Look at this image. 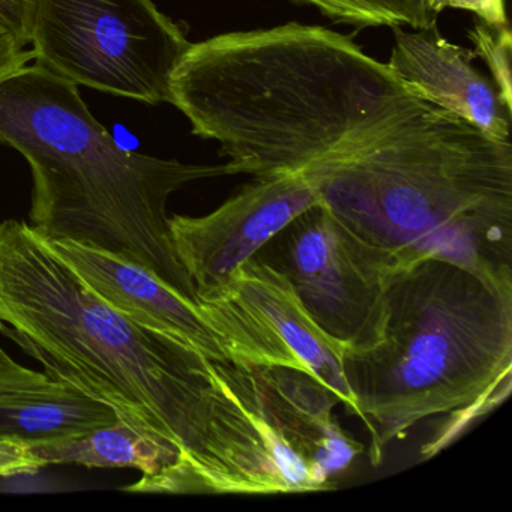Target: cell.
<instances>
[{
  "label": "cell",
  "instance_id": "obj_20",
  "mask_svg": "<svg viewBox=\"0 0 512 512\" xmlns=\"http://www.w3.org/2000/svg\"><path fill=\"white\" fill-rule=\"evenodd\" d=\"M37 0H0V26L7 28L23 46H31Z\"/></svg>",
  "mask_w": 512,
  "mask_h": 512
},
{
  "label": "cell",
  "instance_id": "obj_18",
  "mask_svg": "<svg viewBox=\"0 0 512 512\" xmlns=\"http://www.w3.org/2000/svg\"><path fill=\"white\" fill-rule=\"evenodd\" d=\"M43 467L29 443L0 436V479L34 475Z\"/></svg>",
  "mask_w": 512,
  "mask_h": 512
},
{
  "label": "cell",
  "instance_id": "obj_19",
  "mask_svg": "<svg viewBox=\"0 0 512 512\" xmlns=\"http://www.w3.org/2000/svg\"><path fill=\"white\" fill-rule=\"evenodd\" d=\"M428 7L439 16L448 8L469 11L478 17L479 22L500 29L506 22L505 0H427Z\"/></svg>",
  "mask_w": 512,
  "mask_h": 512
},
{
  "label": "cell",
  "instance_id": "obj_13",
  "mask_svg": "<svg viewBox=\"0 0 512 512\" xmlns=\"http://www.w3.org/2000/svg\"><path fill=\"white\" fill-rule=\"evenodd\" d=\"M49 464H76L98 469H134L139 481L125 487L131 493L191 494L178 451L154 434L118 419L74 439L32 445Z\"/></svg>",
  "mask_w": 512,
  "mask_h": 512
},
{
  "label": "cell",
  "instance_id": "obj_2",
  "mask_svg": "<svg viewBox=\"0 0 512 512\" xmlns=\"http://www.w3.org/2000/svg\"><path fill=\"white\" fill-rule=\"evenodd\" d=\"M170 104L235 175L305 173L379 139L422 101L346 35L287 23L191 44Z\"/></svg>",
  "mask_w": 512,
  "mask_h": 512
},
{
  "label": "cell",
  "instance_id": "obj_4",
  "mask_svg": "<svg viewBox=\"0 0 512 512\" xmlns=\"http://www.w3.org/2000/svg\"><path fill=\"white\" fill-rule=\"evenodd\" d=\"M0 143L31 166L35 232L136 263L197 302L173 248L167 203L191 182L235 175L229 163L185 164L127 151L94 118L79 86L38 64L0 80Z\"/></svg>",
  "mask_w": 512,
  "mask_h": 512
},
{
  "label": "cell",
  "instance_id": "obj_14",
  "mask_svg": "<svg viewBox=\"0 0 512 512\" xmlns=\"http://www.w3.org/2000/svg\"><path fill=\"white\" fill-rule=\"evenodd\" d=\"M118 419L112 407L68 383L41 394L0 397V436L31 446L74 439Z\"/></svg>",
  "mask_w": 512,
  "mask_h": 512
},
{
  "label": "cell",
  "instance_id": "obj_17",
  "mask_svg": "<svg viewBox=\"0 0 512 512\" xmlns=\"http://www.w3.org/2000/svg\"><path fill=\"white\" fill-rule=\"evenodd\" d=\"M62 383L46 373L19 364L0 346V397L41 394L58 388Z\"/></svg>",
  "mask_w": 512,
  "mask_h": 512
},
{
  "label": "cell",
  "instance_id": "obj_1",
  "mask_svg": "<svg viewBox=\"0 0 512 512\" xmlns=\"http://www.w3.org/2000/svg\"><path fill=\"white\" fill-rule=\"evenodd\" d=\"M0 334L172 445L191 494L289 493L280 440L236 391L229 362L119 313L25 221L0 223Z\"/></svg>",
  "mask_w": 512,
  "mask_h": 512
},
{
  "label": "cell",
  "instance_id": "obj_15",
  "mask_svg": "<svg viewBox=\"0 0 512 512\" xmlns=\"http://www.w3.org/2000/svg\"><path fill=\"white\" fill-rule=\"evenodd\" d=\"M310 5L335 22L361 28L428 29L437 25V14L427 0H293Z\"/></svg>",
  "mask_w": 512,
  "mask_h": 512
},
{
  "label": "cell",
  "instance_id": "obj_5",
  "mask_svg": "<svg viewBox=\"0 0 512 512\" xmlns=\"http://www.w3.org/2000/svg\"><path fill=\"white\" fill-rule=\"evenodd\" d=\"M373 464L430 418H473L511 389L512 292L439 257L392 266L376 335L343 350Z\"/></svg>",
  "mask_w": 512,
  "mask_h": 512
},
{
  "label": "cell",
  "instance_id": "obj_10",
  "mask_svg": "<svg viewBox=\"0 0 512 512\" xmlns=\"http://www.w3.org/2000/svg\"><path fill=\"white\" fill-rule=\"evenodd\" d=\"M47 242L92 292L128 319L169 335L215 361L230 362L197 302L167 286L148 269L79 242Z\"/></svg>",
  "mask_w": 512,
  "mask_h": 512
},
{
  "label": "cell",
  "instance_id": "obj_7",
  "mask_svg": "<svg viewBox=\"0 0 512 512\" xmlns=\"http://www.w3.org/2000/svg\"><path fill=\"white\" fill-rule=\"evenodd\" d=\"M253 257L289 280L311 319L341 350L373 341L394 262L322 203L293 218Z\"/></svg>",
  "mask_w": 512,
  "mask_h": 512
},
{
  "label": "cell",
  "instance_id": "obj_16",
  "mask_svg": "<svg viewBox=\"0 0 512 512\" xmlns=\"http://www.w3.org/2000/svg\"><path fill=\"white\" fill-rule=\"evenodd\" d=\"M475 46V56L484 59L500 100L506 109H512L511 56L512 38L508 26L496 29L485 23H475L469 31Z\"/></svg>",
  "mask_w": 512,
  "mask_h": 512
},
{
  "label": "cell",
  "instance_id": "obj_21",
  "mask_svg": "<svg viewBox=\"0 0 512 512\" xmlns=\"http://www.w3.org/2000/svg\"><path fill=\"white\" fill-rule=\"evenodd\" d=\"M34 58L32 50L26 49L16 35L0 26V80L7 79Z\"/></svg>",
  "mask_w": 512,
  "mask_h": 512
},
{
  "label": "cell",
  "instance_id": "obj_9",
  "mask_svg": "<svg viewBox=\"0 0 512 512\" xmlns=\"http://www.w3.org/2000/svg\"><path fill=\"white\" fill-rule=\"evenodd\" d=\"M317 203L319 194L305 173H286L256 176L203 217L172 215L173 248L196 287V298L223 286L241 263Z\"/></svg>",
  "mask_w": 512,
  "mask_h": 512
},
{
  "label": "cell",
  "instance_id": "obj_6",
  "mask_svg": "<svg viewBox=\"0 0 512 512\" xmlns=\"http://www.w3.org/2000/svg\"><path fill=\"white\" fill-rule=\"evenodd\" d=\"M31 46L74 85L157 106L191 43L152 0H37Z\"/></svg>",
  "mask_w": 512,
  "mask_h": 512
},
{
  "label": "cell",
  "instance_id": "obj_3",
  "mask_svg": "<svg viewBox=\"0 0 512 512\" xmlns=\"http://www.w3.org/2000/svg\"><path fill=\"white\" fill-rule=\"evenodd\" d=\"M320 203L395 265L457 263L512 292V145L430 103L305 172Z\"/></svg>",
  "mask_w": 512,
  "mask_h": 512
},
{
  "label": "cell",
  "instance_id": "obj_8",
  "mask_svg": "<svg viewBox=\"0 0 512 512\" xmlns=\"http://www.w3.org/2000/svg\"><path fill=\"white\" fill-rule=\"evenodd\" d=\"M197 305L230 362L302 371L334 392L356 416L341 364L343 350L314 323L277 269L251 257L223 286L197 296Z\"/></svg>",
  "mask_w": 512,
  "mask_h": 512
},
{
  "label": "cell",
  "instance_id": "obj_11",
  "mask_svg": "<svg viewBox=\"0 0 512 512\" xmlns=\"http://www.w3.org/2000/svg\"><path fill=\"white\" fill-rule=\"evenodd\" d=\"M395 44L388 67L422 101L448 110L487 136L511 140V110L493 80L476 70L475 53L449 43L436 26L392 28Z\"/></svg>",
  "mask_w": 512,
  "mask_h": 512
},
{
  "label": "cell",
  "instance_id": "obj_12",
  "mask_svg": "<svg viewBox=\"0 0 512 512\" xmlns=\"http://www.w3.org/2000/svg\"><path fill=\"white\" fill-rule=\"evenodd\" d=\"M263 421L313 470L325 490L364 451L334 418L340 398L302 371L247 367Z\"/></svg>",
  "mask_w": 512,
  "mask_h": 512
}]
</instances>
